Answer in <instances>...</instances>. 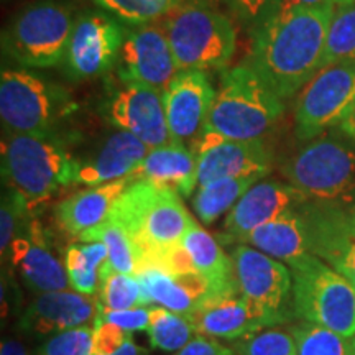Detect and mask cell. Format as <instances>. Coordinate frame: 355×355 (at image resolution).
Returning <instances> with one entry per match:
<instances>
[{
	"label": "cell",
	"instance_id": "cell-40",
	"mask_svg": "<svg viewBox=\"0 0 355 355\" xmlns=\"http://www.w3.org/2000/svg\"><path fill=\"white\" fill-rule=\"evenodd\" d=\"M102 321L114 324L127 332L146 331L150 324V309L146 308H132V309H105L99 303L97 316Z\"/></svg>",
	"mask_w": 355,
	"mask_h": 355
},
{
	"label": "cell",
	"instance_id": "cell-5",
	"mask_svg": "<svg viewBox=\"0 0 355 355\" xmlns=\"http://www.w3.org/2000/svg\"><path fill=\"white\" fill-rule=\"evenodd\" d=\"M282 171L308 201L355 206V140L344 132L308 140Z\"/></svg>",
	"mask_w": 355,
	"mask_h": 355
},
{
	"label": "cell",
	"instance_id": "cell-33",
	"mask_svg": "<svg viewBox=\"0 0 355 355\" xmlns=\"http://www.w3.org/2000/svg\"><path fill=\"white\" fill-rule=\"evenodd\" d=\"M355 61V3L336 6L332 13L322 66Z\"/></svg>",
	"mask_w": 355,
	"mask_h": 355
},
{
	"label": "cell",
	"instance_id": "cell-26",
	"mask_svg": "<svg viewBox=\"0 0 355 355\" xmlns=\"http://www.w3.org/2000/svg\"><path fill=\"white\" fill-rule=\"evenodd\" d=\"M301 206L252 230L241 243L259 248L263 254L288 265L309 254Z\"/></svg>",
	"mask_w": 355,
	"mask_h": 355
},
{
	"label": "cell",
	"instance_id": "cell-35",
	"mask_svg": "<svg viewBox=\"0 0 355 355\" xmlns=\"http://www.w3.org/2000/svg\"><path fill=\"white\" fill-rule=\"evenodd\" d=\"M30 212L26 199L15 188L7 184L2 194V207H0V248L2 254L8 252V248L21 234H25L28 227Z\"/></svg>",
	"mask_w": 355,
	"mask_h": 355
},
{
	"label": "cell",
	"instance_id": "cell-32",
	"mask_svg": "<svg viewBox=\"0 0 355 355\" xmlns=\"http://www.w3.org/2000/svg\"><path fill=\"white\" fill-rule=\"evenodd\" d=\"M92 2L123 25L135 26L163 20L183 0H92Z\"/></svg>",
	"mask_w": 355,
	"mask_h": 355
},
{
	"label": "cell",
	"instance_id": "cell-42",
	"mask_svg": "<svg viewBox=\"0 0 355 355\" xmlns=\"http://www.w3.org/2000/svg\"><path fill=\"white\" fill-rule=\"evenodd\" d=\"M0 355H28L24 345H21L19 340H3L2 343V350H0Z\"/></svg>",
	"mask_w": 355,
	"mask_h": 355
},
{
	"label": "cell",
	"instance_id": "cell-36",
	"mask_svg": "<svg viewBox=\"0 0 355 355\" xmlns=\"http://www.w3.org/2000/svg\"><path fill=\"white\" fill-rule=\"evenodd\" d=\"M235 355H298L291 332L268 327L234 343Z\"/></svg>",
	"mask_w": 355,
	"mask_h": 355
},
{
	"label": "cell",
	"instance_id": "cell-2",
	"mask_svg": "<svg viewBox=\"0 0 355 355\" xmlns=\"http://www.w3.org/2000/svg\"><path fill=\"white\" fill-rule=\"evenodd\" d=\"M282 97L248 63L224 71L194 153L219 140H263L285 112Z\"/></svg>",
	"mask_w": 355,
	"mask_h": 355
},
{
	"label": "cell",
	"instance_id": "cell-31",
	"mask_svg": "<svg viewBox=\"0 0 355 355\" xmlns=\"http://www.w3.org/2000/svg\"><path fill=\"white\" fill-rule=\"evenodd\" d=\"M298 355H355L354 337H345L313 322L291 326Z\"/></svg>",
	"mask_w": 355,
	"mask_h": 355
},
{
	"label": "cell",
	"instance_id": "cell-8",
	"mask_svg": "<svg viewBox=\"0 0 355 355\" xmlns=\"http://www.w3.org/2000/svg\"><path fill=\"white\" fill-rule=\"evenodd\" d=\"M74 20L71 2L38 0L3 30L2 50L24 68H53L63 63Z\"/></svg>",
	"mask_w": 355,
	"mask_h": 355
},
{
	"label": "cell",
	"instance_id": "cell-3",
	"mask_svg": "<svg viewBox=\"0 0 355 355\" xmlns=\"http://www.w3.org/2000/svg\"><path fill=\"white\" fill-rule=\"evenodd\" d=\"M127 230L137 259V273L158 268L168 252L181 245L194 219L181 196L146 181H133L110 211Z\"/></svg>",
	"mask_w": 355,
	"mask_h": 355
},
{
	"label": "cell",
	"instance_id": "cell-19",
	"mask_svg": "<svg viewBox=\"0 0 355 355\" xmlns=\"http://www.w3.org/2000/svg\"><path fill=\"white\" fill-rule=\"evenodd\" d=\"M99 303L96 296L78 291L42 293L24 311L19 326L28 336H55L94 321Z\"/></svg>",
	"mask_w": 355,
	"mask_h": 355
},
{
	"label": "cell",
	"instance_id": "cell-17",
	"mask_svg": "<svg viewBox=\"0 0 355 355\" xmlns=\"http://www.w3.org/2000/svg\"><path fill=\"white\" fill-rule=\"evenodd\" d=\"M150 150L130 132L117 128L84 152L73 153L71 184L97 186L130 176Z\"/></svg>",
	"mask_w": 355,
	"mask_h": 355
},
{
	"label": "cell",
	"instance_id": "cell-41",
	"mask_svg": "<svg viewBox=\"0 0 355 355\" xmlns=\"http://www.w3.org/2000/svg\"><path fill=\"white\" fill-rule=\"evenodd\" d=\"M176 355H235V352L217 343L216 337L196 334Z\"/></svg>",
	"mask_w": 355,
	"mask_h": 355
},
{
	"label": "cell",
	"instance_id": "cell-43",
	"mask_svg": "<svg viewBox=\"0 0 355 355\" xmlns=\"http://www.w3.org/2000/svg\"><path fill=\"white\" fill-rule=\"evenodd\" d=\"M285 3H291V6H303V7H318V8H326V7H336L334 0H282Z\"/></svg>",
	"mask_w": 355,
	"mask_h": 355
},
{
	"label": "cell",
	"instance_id": "cell-25",
	"mask_svg": "<svg viewBox=\"0 0 355 355\" xmlns=\"http://www.w3.org/2000/svg\"><path fill=\"white\" fill-rule=\"evenodd\" d=\"M198 155L188 146L170 144L150 150L130 176L189 198L198 188Z\"/></svg>",
	"mask_w": 355,
	"mask_h": 355
},
{
	"label": "cell",
	"instance_id": "cell-14",
	"mask_svg": "<svg viewBox=\"0 0 355 355\" xmlns=\"http://www.w3.org/2000/svg\"><path fill=\"white\" fill-rule=\"evenodd\" d=\"M178 73L180 68L163 24L125 25V38L115 64L119 81L140 83L165 94Z\"/></svg>",
	"mask_w": 355,
	"mask_h": 355
},
{
	"label": "cell",
	"instance_id": "cell-34",
	"mask_svg": "<svg viewBox=\"0 0 355 355\" xmlns=\"http://www.w3.org/2000/svg\"><path fill=\"white\" fill-rule=\"evenodd\" d=\"M99 301L105 309H132L153 304L135 275L112 272L102 282Z\"/></svg>",
	"mask_w": 355,
	"mask_h": 355
},
{
	"label": "cell",
	"instance_id": "cell-9",
	"mask_svg": "<svg viewBox=\"0 0 355 355\" xmlns=\"http://www.w3.org/2000/svg\"><path fill=\"white\" fill-rule=\"evenodd\" d=\"M73 110L66 89L24 68L0 74V119L3 132L51 133Z\"/></svg>",
	"mask_w": 355,
	"mask_h": 355
},
{
	"label": "cell",
	"instance_id": "cell-44",
	"mask_svg": "<svg viewBox=\"0 0 355 355\" xmlns=\"http://www.w3.org/2000/svg\"><path fill=\"white\" fill-rule=\"evenodd\" d=\"M337 128H339L340 132H344L347 137H350V139L355 140V105L354 109L347 114V117L339 123V127Z\"/></svg>",
	"mask_w": 355,
	"mask_h": 355
},
{
	"label": "cell",
	"instance_id": "cell-29",
	"mask_svg": "<svg viewBox=\"0 0 355 355\" xmlns=\"http://www.w3.org/2000/svg\"><path fill=\"white\" fill-rule=\"evenodd\" d=\"M109 261V252L104 242L73 243L66 250L64 266L73 291L96 296L102 285L101 273Z\"/></svg>",
	"mask_w": 355,
	"mask_h": 355
},
{
	"label": "cell",
	"instance_id": "cell-38",
	"mask_svg": "<svg viewBox=\"0 0 355 355\" xmlns=\"http://www.w3.org/2000/svg\"><path fill=\"white\" fill-rule=\"evenodd\" d=\"M282 0H227L234 15L250 30H259L277 12Z\"/></svg>",
	"mask_w": 355,
	"mask_h": 355
},
{
	"label": "cell",
	"instance_id": "cell-22",
	"mask_svg": "<svg viewBox=\"0 0 355 355\" xmlns=\"http://www.w3.org/2000/svg\"><path fill=\"white\" fill-rule=\"evenodd\" d=\"M186 318L193 322L198 334L230 340H239L268 327H277V322L268 314L241 293L212 300Z\"/></svg>",
	"mask_w": 355,
	"mask_h": 355
},
{
	"label": "cell",
	"instance_id": "cell-20",
	"mask_svg": "<svg viewBox=\"0 0 355 355\" xmlns=\"http://www.w3.org/2000/svg\"><path fill=\"white\" fill-rule=\"evenodd\" d=\"M10 261L26 286L37 295L69 290L66 266L53 254L44 230L37 220H32L25 234L17 237L8 248Z\"/></svg>",
	"mask_w": 355,
	"mask_h": 355
},
{
	"label": "cell",
	"instance_id": "cell-6",
	"mask_svg": "<svg viewBox=\"0 0 355 355\" xmlns=\"http://www.w3.org/2000/svg\"><path fill=\"white\" fill-rule=\"evenodd\" d=\"M180 71H220L232 60L237 35L225 13L204 0H183L162 20Z\"/></svg>",
	"mask_w": 355,
	"mask_h": 355
},
{
	"label": "cell",
	"instance_id": "cell-21",
	"mask_svg": "<svg viewBox=\"0 0 355 355\" xmlns=\"http://www.w3.org/2000/svg\"><path fill=\"white\" fill-rule=\"evenodd\" d=\"M198 158V188L220 178H265L273 159L265 140H219L199 150Z\"/></svg>",
	"mask_w": 355,
	"mask_h": 355
},
{
	"label": "cell",
	"instance_id": "cell-47",
	"mask_svg": "<svg viewBox=\"0 0 355 355\" xmlns=\"http://www.w3.org/2000/svg\"><path fill=\"white\" fill-rule=\"evenodd\" d=\"M354 347H355V337H354Z\"/></svg>",
	"mask_w": 355,
	"mask_h": 355
},
{
	"label": "cell",
	"instance_id": "cell-46",
	"mask_svg": "<svg viewBox=\"0 0 355 355\" xmlns=\"http://www.w3.org/2000/svg\"><path fill=\"white\" fill-rule=\"evenodd\" d=\"M336 6H350V3H355V0H334Z\"/></svg>",
	"mask_w": 355,
	"mask_h": 355
},
{
	"label": "cell",
	"instance_id": "cell-1",
	"mask_svg": "<svg viewBox=\"0 0 355 355\" xmlns=\"http://www.w3.org/2000/svg\"><path fill=\"white\" fill-rule=\"evenodd\" d=\"M334 8L279 2L277 12L252 33L247 63L283 101L300 92L322 68Z\"/></svg>",
	"mask_w": 355,
	"mask_h": 355
},
{
	"label": "cell",
	"instance_id": "cell-23",
	"mask_svg": "<svg viewBox=\"0 0 355 355\" xmlns=\"http://www.w3.org/2000/svg\"><path fill=\"white\" fill-rule=\"evenodd\" d=\"M133 181L135 180L132 176H127L112 183L87 186L86 189L63 199L55 207L58 225L74 239H79L89 230L96 229L107 219L115 201Z\"/></svg>",
	"mask_w": 355,
	"mask_h": 355
},
{
	"label": "cell",
	"instance_id": "cell-28",
	"mask_svg": "<svg viewBox=\"0 0 355 355\" xmlns=\"http://www.w3.org/2000/svg\"><path fill=\"white\" fill-rule=\"evenodd\" d=\"M260 180L259 176L220 178L199 186L193 194V209L202 224L209 225L222 214H227L241 201L243 194Z\"/></svg>",
	"mask_w": 355,
	"mask_h": 355
},
{
	"label": "cell",
	"instance_id": "cell-12",
	"mask_svg": "<svg viewBox=\"0 0 355 355\" xmlns=\"http://www.w3.org/2000/svg\"><path fill=\"white\" fill-rule=\"evenodd\" d=\"M230 257L242 296L268 314L277 326L295 318L290 266L247 243H237Z\"/></svg>",
	"mask_w": 355,
	"mask_h": 355
},
{
	"label": "cell",
	"instance_id": "cell-37",
	"mask_svg": "<svg viewBox=\"0 0 355 355\" xmlns=\"http://www.w3.org/2000/svg\"><path fill=\"white\" fill-rule=\"evenodd\" d=\"M94 329L89 326L58 332L46 340L40 355H92Z\"/></svg>",
	"mask_w": 355,
	"mask_h": 355
},
{
	"label": "cell",
	"instance_id": "cell-39",
	"mask_svg": "<svg viewBox=\"0 0 355 355\" xmlns=\"http://www.w3.org/2000/svg\"><path fill=\"white\" fill-rule=\"evenodd\" d=\"M94 339H92V355H110L121 350L132 339L130 332L114 326V324L94 319Z\"/></svg>",
	"mask_w": 355,
	"mask_h": 355
},
{
	"label": "cell",
	"instance_id": "cell-15",
	"mask_svg": "<svg viewBox=\"0 0 355 355\" xmlns=\"http://www.w3.org/2000/svg\"><path fill=\"white\" fill-rule=\"evenodd\" d=\"M105 119L115 128L130 132L150 148L171 144L163 92L140 83H122L104 102Z\"/></svg>",
	"mask_w": 355,
	"mask_h": 355
},
{
	"label": "cell",
	"instance_id": "cell-11",
	"mask_svg": "<svg viewBox=\"0 0 355 355\" xmlns=\"http://www.w3.org/2000/svg\"><path fill=\"white\" fill-rule=\"evenodd\" d=\"M125 38V25L104 10H84L76 15L63 60L73 81H89L115 69Z\"/></svg>",
	"mask_w": 355,
	"mask_h": 355
},
{
	"label": "cell",
	"instance_id": "cell-13",
	"mask_svg": "<svg viewBox=\"0 0 355 355\" xmlns=\"http://www.w3.org/2000/svg\"><path fill=\"white\" fill-rule=\"evenodd\" d=\"M301 216L309 254L355 285V206L306 201Z\"/></svg>",
	"mask_w": 355,
	"mask_h": 355
},
{
	"label": "cell",
	"instance_id": "cell-4",
	"mask_svg": "<svg viewBox=\"0 0 355 355\" xmlns=\"http://www.w3.org/2000/svg\"><path fill=\"white\" fill-rule=\"evenodd\" d=\"M73 152L58 132H2V176L38 209L61 188L71 184Z\"/></svg>",
	"mask_w": 355,
	"mask_h": 355
},
{
	"label": "cell",
	"instance_id": "cell-27",
	"mask_svg": "<svg viewBox=\"0 0 355 355\" xmlns=\"http://www.w3.org/2000/svg\"><path fill=\"white\" fill-rule=\"evenodd\" d=\"M181 243L188 252L194 270L202 275L219 295L229 296L239 293L232 257L225 254L216 239L209 232H206L196 220L191 222Z\"/></svg>",
	"mask_w": 355,
	"mask_h": 355
},
{
	"label": "cell",
	"instance_id": "cell-10",
	"mask_svg": "<svg viewBox=\"0 0 355 355\" xmlns=\"http://www.w3.org/2000/svg\"><path fill=\"white\" fill-rule=\"evenodd\" d=\"M355 105V61L322 66L300 91L295 130L300 140H313L339 127Z\"/></svg>",
	"mask_w": 355,
	"mask_h": 355
},
{
	"label": "cell",
	"instance_id": "cell-24",
	"mask_svg": "<svg viewBox=\"0 0 355 355\" xmlns=\"http://www.w3.org/2000/svg\"><path fill=\"white\" fill-rule=\"evenodd\" d=\"M137 278L153 304H159L183 316H189L212 300L224 298L199 273L171 275L163 270L150 268L140 272Z\"/></svg>",
	"mask_w": 355,
	"mask_h": 355
},
{
	"label": "cell",
	"instance_id": "cell-45",
	"mask_svg": "<svg viewBox=\"0 0 355 355\" xmlns=\"http://www.w3.org/2000/svg\"><path fill=\"white\" fill-rule=\"evenodd\" d=\"M110 355H148V352H146L144 347H140V345L133 344V340L130 339L121 350H117V352Z\"/></svg>",
	"mask_w": 355,
	"mask_h": 355
},
{
	"label": "cell",
	"instance_id": "cell-16",
	"mask_svg": "<svg viewBox=\"0 0 355 355\" xmlns=\"http://www.w3.org/2000/svg\"><path fill=\"white\" fill-rule=\"evenodd\" d=\"M206 71H180L163 94L171 144L193 148L202 135L216 99Z\"/></svg>",
	"mask_w": 355,
	"mask_h": 355
},
{
	"label": "cell",
	"instance_id": "cell-7",
	"mask_svg": "<svg viewBox=\"0 0 355 355\" xmlns=\"http://www.w3.org/2000/svg\"><path fill=\"white\" fill-rule=\"evenodd\" d=\"M293 314L345 337H355V285L313 254L291 261Z\"/></svg>",
	"mask_w": 355,
	"mask_h": 355
},
{
	"label": "cell",
	"instance_id": "cell-18",
	"mask_svg": "<svg viewBox=\"0 0 355 355\" xmlns=\"http://www.w3.org/2000/svg\"><path fill=\"white\" fill-rule=\"evenodd\" d=\"M308 198L290 183L260 181L255 183L227 212L220 241L224 243H241L243 237L260 225L272 222L285 212L296 209Z\"/></svg>",
	"mask_w": 355,
	"mask_h": 355
},
{
	"label": "cell",
	"instance_id": "cell-30",
	"mask_svg": "<svg viewBox=\"0 0 355 355\" xmlns=\"http://www.w3.org/2000/svg\"><path fill=\"white\" fill-rule=\"evenodd\" d=\"M146 332L152 347L168 352L181 350L198 334L188 318L173 313L163 306L150 309V324Z\"/></svg>",
	"mask_w": 355,
	"mask_h": 355
}]
</instances>
